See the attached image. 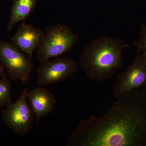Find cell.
<instances>
[{
  "label": "cell",
  "mask_w": 146,
  "mask_h": 146,
  "mask_svg": "<svg viewBox=\"0 0 146 146\" xmlns=\"http://www.w3.org/2000/svg\"><path fill=\"white\" fill-rule=\"evenodd\" d=\"M27 90H24L15 102L1 110L4 123L13 133L18 136L28 134L34 121V113L27 102Z\"/></svg>",
  "instance_id": "5"
},
{
  "label": "cell",
  "mask_w": 146,
  "mask_h": 146,
  "mask_svg": "<svg viewBox=\"0 0 146 146\" xmlns=\"http://www.w3.org/2000/svg\"><path fill=\"white\" fill-rule=\"evenodd\" d=\"M67 146H146V87L116 98L100 117L81 120Z\"/></svg>",
  "instance_id": "1"
},
{
  "label": "cell",
  "mask_w": 146,
  "mask_h": 146,
  "mask_svg": "<svg viewBox=\"0 0 146 146\" xmlns=\"http://www.w3.org/2000/svg\"><path fill=\"white\" fill-rule=\"evenodd\" d=\"M7 76L5 68L1 64H0V78Z\"/></svg>",
  "instance_id": "13"
},
{
  "label": "cell",
  "mask_w": 146,
  "mask_h": 146,
  "mask_svg": "<svg viewBox=\"0 0 146 146\" xmlns=\"http://www.w3.org/2000/svg\"><path fill=\"white\" fill-rule=\"evenodd\" d=\"M0 62L11 81L27 84L34 69L32 58L11 41L0 39Z\"/></svg>",
  "instance_id": "4"
},
{
  "label": "cell",
  "mask_w": 146,
  "mask_h": 146,
  "mask_svg": "<svg viewBox=\"0 0 146 146\" xmlns=\"http://www.w3.org/2000/svg\"><path fill=\"white\" fill-rule=\"evenodd\" d=\"M37 0H13L10 11L7 30L11 31L21 21L25 22L33 12Z\"/></svg>",
  "instance_id": "10"
},
{
  "label": "cell",
  "mask_w": 146,
  "mask_h": 146,
  "mask_svg": "<svg viewBox=\"0 0 146 146\" xmlns=\"http://www.w3.org/2000/svg\"><path fill=\"white\" fill-rule=\"evenodd\" d=\"M44 35V32L40 29L23 22L11 38V41L33 58V54L39 47Z\"/></svg>",
  "instance_id": "9"
},
{
  "label": "cell",
  "mask_w": 146,
  "mask_h": 146,
  "mask_svg": "<svg viewBox=\"0 0 146 146\" xmlns=\"http://www.w3.org/2000/svg\"><path fill=\"white\" fill-rule=\"evenodd\" d=\"M11 89V80L7 76L0 78V109L7 107L13 102Z\"/></svg>",
  "instance_id": "11"
},
{
  "label": "cell",
  "mask_w": 146,
  "mask_h": 146,
  "mask_svg": "<svg viewBox=\"0 0 146 146\" xmlns=\"http://www.w3.org/2000/svg\"><path fill=\"white\" fill-rule=\"evenodd\" d=\"M79 42L78 35L66 25L59 23L47 27L36 50V57L42 63L52 58L60 57Z\"/></svg>",
  "instance_id": "3"
},
{
  "label": "cell",
  "mask_w": 146,
  "mask_h": 146,
  "mask_svg": "<svg viewBox=\"0 0 146 146\" xmlns=\"http://www.w3.org/2000/svg\"><path fill=\"white\" fill-rule=\"evenodd\" d=\"M131 45L121 39L102 36L92 40L82 50L80 65L86 77L96 82L104 81L113 76L123 67L122 53Z\"/></svg>",
  "instance_id": "2"
},
{
  "label": "cell",
  "mask_w": 146,
  "mask_h": 146,
  "mask_svg": "<svg viewBox=\"0 0 146 146\" xmlns=\"http://www.w3.org/2000/svg\"><path fill=\"white\" fill-rule=\"evenodd\" d=\"M27 100L34 114L36 124L42 117L52 112L56 103L55 96L44 87H35L27 94Z\"/></svg>",
  "instance_id": "8"
},
{
  "label": "cell",
  "mask_w": 146,
  "mask_h": 146,
  "mask_svg": "<svg viewBox=\"0 0 146 146\" xmlns=\"http://www.w3.org/2000/svg\"><path fill=\"white\" fill-rule=\"evenodd\" d=\"M140 37L135 40L131 46L136 48V51L146 57V25H142L140 30Z\"/></svg>",
  "instance_id": "12"
},
{
  "label": "cell",
  "mask_w": 146,
  "mask_h": 146,
  "mask_svg": "<svg viewBox=\"0 0 146 146\" xmlns=\"http://www.w3.org/2000/svg\"><path fill=\"white\" fill-rule=\"evenodd\" d=\"M144 87H146V57L140 53L136 55L133 62L125 70L117 77L112 93L116 98Z\"/></svg>",
  "instance_id": "7"
},
{
  "label": "cell",
  "mask_w": 146,
  "mask_h": 146,
  "mask_svg": "<svg viewBox=\"0 0 146 146\" xmlns=\"http://www.w3.org/2000/svg\"><path fill=\"white\" fill-rule=\"evenodd\" d=\"M36 70L39 86L56 84L71 77L78 71V64L70 57H57L42 63Z\"/></svg>",
  "instance_id": "6"
}]
</instances>
